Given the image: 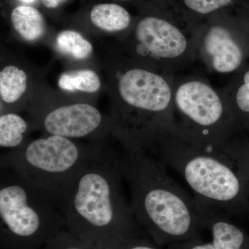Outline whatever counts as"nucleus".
Instances as JSON below:
<instances>
[{"label": "nucleus", "mask_w": 249, "mask_h": 249, "mask_svg": "<svg viewBox=\"0 0 249 249\" xmlns=\"http://www.w3.org/2000/svg\"><path fill=\"white\" fill-rule=\"evenodd\" d=\"M174 129L201 146L221 152L242 127L227 94L200 77L175 78Z\"/></svg>", "instance_id": "obj_5"}, {"label": "nucleus", "mask_w": 249, "mask_h": 249, "mask_svg": "<svg viewBox=\"0 0 249 249\" xmlns=\"http://www.w3.org/2000/svg\"><path fill=\"white\" fill-rule=\"evenodd\" d=\"M201 31L188 33L170 21L155 16L141 19L135 29L139 52H143L172 74L196 60Z\"/></svg>", "instance_id": "obj_7"}, {"label": "nucleus", "mask_w": 249, "mask_h": 249, "mask_svg": "<svg viewBox=\"0 0 249 249\" xmlns=\"http://www.w3.org/2000/svg\"><path fill=\"white\" fill-rule=\"evenodd\" d=\"M58 86L62 89L93 93L100 89L101 80L92 70H83L63 73L59 78Z\"/></svg>", "instance_id": "obj_16"}, {"label": "nucleus", "mask_w": 249, "mask_h": 249, "mask_svg": "<svg viewBox=\"0 0 249 249\" xmlns=\"http://www.w3.org/2000/svg\"><path fill=\"white\" fill-rule=\"evenodd\" d=\"M11 22L15 30L28 41H35L45 34L46 23L43 15L30 6H19L13 10Z\"/></svg>", "instance_id": "obj_11"}, {"label": "nucleus", "mask_w": 249, "mask_h": 249, "mask_svg": "<svg viewBox=\"0 0 249 249\" xmlns=\"http://www.w3.org/2000/svg\"><path fill=\"white\" fill-rule=\"evenodd\" d=\"M221 152L231 160L249 181V142L234 139L223 147Z\"/></svg>", "instance_id": "obj_17"}, {"label": "nucleus", "mask_w": 249, "mask_h": 249, "mask_svg": "<svg viewBox=\"0 0 249 249\" xmlns=\"http://www.w3.org/2000/svg\"><path fill=\"white\" fill-rule=\"evenodd\" d=\"M123 249H155L152 246L145 242H138L134 239L129 240Z\"/></svg>", "instance_id": "obj_20"}, {"label": "nucleus", "mask_w": 249, "mask_h": 249, "mask_svg": "<svg viewBox=\"0 0 249 249\" xmlns=\"http://www.w3.org/2000/svg\"><path fill=\"white\" fill-rule=\"evenodd\" d=\"M122 178L114 154L102 150L88 160L57 203L67 231L100 249H124L137 220Z\"/></svg>", "instance_id": "obj_1"}, {"label": "nucleus", "mask_w": 249, "mask_h": 249, "mask_svg": "<svg viewBox=\"0 0 249 249\" xmlns=\"http://www.w3.org/2000/svg\"><path fill=\"white\" fill-rule=\"evenodd\" d=\"M22 1L26 3H31L34 1V0H22Z\"/></svg>", "instance_id": "obj_23"}, {"label": "nucleus", "mask_w": 249, "mask_h": 249, "mask_svg": "<svg viewBox=\"0 0 249 249\" xmlns=\"http://www.w3.org/2000/svg\"><path fill=\"white\" fill-rule=\"evenodd\" d=\"M44 6L48 9H55L63 4L66 0H41Z\"/></svg>", "instance_id": "obj_21"}, {"label": "nucleus", "mask_w": 249, "mask_h": 249, "mask_svg": "<svg viewBox=\"0 0 249 249\" xmlns=\"http://www.w3.org/2000/svg\"><path fill=\"white\" fill-rule=\"evenodd\" d=\"M103 124L101 113L87 103H75L52 109L42 119L49 134L69 139L83 138L98 132Z\"/></svg>", "instance_id": "obj_9"}, {"label": "nucleus", "mask_w": 249, "mask_h": 249, "mask_svg": "<svg viewBox=\"0 0 249 249\" xmlns=\"http://www.w3.org/2000/svg\"><path fill=\"white\" fill-rule=\"evenodd\" d=\"M65 229V218L49 193L1 168L0 249H42Z\"/></svg>", "instance_id": "obj_4"}, {"label": "nucleus", "mask_w": 249, "mask_h": 249, "mask_svg": "<svg viewBox=\"0 0 249 249\" xmlns=\"http://www.w3.org/2000/svg\"><path fill=\"white\" fill-rule=\"evenodd\" d=\"M90 19L93 25L107 31L124 30L131 22L128 11L116 4L96 5L91 9Z\"/></svg>", "instance_id": "obj_12"}, {"label": "nucleus", "mask_w": 249, "mask_h": 249, "mask_svg": "<svg viewBox=\"0 0 249 249\" xmlns=\"http://www.w3.org/2000/svg\"><path fill=\"white\" fill-rule=\"evenodd\" d=\"M219 74L237 73L248 63L249 36L245 29L213 24L201 31L196 59Z\"/></svg>", "instance_id": "obj_8"}, {"label": "nucleus", "mask_w": 249, "mask_h": 249, "mask_svg": "<svg viewBox=\"0 0 249 249\" xmlns=\"http://www.w3.org/2000/svg\"><path fill=\"white\" fill-rule=\"evenodd\" d=\"M29 126L27 121L14 113L0 116V146L16 150L24 146Z\"/></svg>", "instance_id": "obj_13"}, {"label": "nucleus", "mask_w": 249, "mask_h": 249, "mask_svg": "<svg viewBox=\"0 0 249 249\" xmlns=\"http://www.w3.org/2000/svg\"><path fill=\"white\" fill-rule=\"evenodd\" d=\"M121 1H127V0H121Z\"/></svg>", "instance_id": "obj_25"}, {"label": "nucleus", "mask_w": 249, "mask_h": 249, "mask_svg": "<svg viewBox=\"0 0 249 249\" xmlns=\"http://www.w3.org/2000/svg\"><path fill=\"white\" fill-rule=\"evenodd\" d=\"M188 9L201 15L209 14L229 6L232 0H183Z\"/></svg>", "instance_id": "obj_19"}, {"label": "nucleus", "mask_w": 249, "mask_h": 249, "mask_svg": "<svg viewBox=\"0 0 249 249\" xmlns=\"http://www.w3.org/2000/svg\"><path fill=\"white\" fill-rule=\"evenodd\" d=\"M27 89L25 72L15 66H8L0 72V96L4 103H16Z\"/></svg>", "instance_id": "obj_14"}, {"label": "nucleus", "mask_w": 249, "mask_h": 249, "mask_svg": "<svg viewBox=\"0 0 249 249\" xmlns=\"http://www.w3.org/2000/svg\"><path fill=\"white\" fill-rule=\"evenodd\" d=\"M243 29H245L246 32H247V34L249 36V29H246V28H243Z\"/></svg>", "instance_id": "obj_24"}, {"label": "nucleus", "mask_w": 249, "mask_h": 249, "mask_svg": "<svg viewBox=\"0 0 249 249\" xmlns=\"http://www.w3.org/2000/svg\"><path fill=\"white\" fill-rule=\"evenodd\" d=\"M101 151L71 139L49 134L3 154L0 166L16 172L58 203L82 167Z\"/></svg>", "instance_id": "obj_6"}, {"label": "nucleus", "mask_w": 249, "mask_h": 249, "mask_svg": "<svg viewBox=\"0 0 249 249\" xmlns=\"http://www.w3.org/2000/svg\"><path fill=\"white\" fill-rule=\"evenodd\" d=\"M131 191L136 220L157 238H181L206 224V206L170 178L161 162L145 152L115 155Z\"/></svg>", "instance_id": "obj_2"}, {"label": "nucleus", "mask_w": 249, "mask_h": 249, "mask_svg": "<svg viewBox=\"0 0 249 249\" xmlns=\"http://www.w3.org/2000/svg\"><path fill=\"white\" fill-rule=\"evenodd\" d=\"M42 249H102L80 240L64 229L51 239Z\"/></svg>", "instance_id": "obj_18"}, {"label": "nucleus", "mask_w": 249, "mask_h": 249, "mask_svg": "<svg viewBox=\"0 0 249 249\" xmlns=\"http://www.w3.org/2000/svg\"><path fill=\"white\" fill-rule=\"evenodd\" d=\"M56 45L62 53L77 60L88 58L92 53L93 47L89 41L79 33L72 30H65L57 36Z\"/></svg>", "instance_id": "obj_15"}, {"label": "nucleus", "mask_w": 249, "mask_h": 249, "mask_svg": "<svg viewBox=\"0 0 249 249\" xmlns=\"http://www.w3.org/2000/svg\"><path fill=\"white\" fill-rule=\"evenodd\" d=\"M148 150L182 177L201 204L229 213L249 212V181L222 152L188 140L174 127Z\"/></svg>", "instance_id": "obj_3"}, {"label": "nucleus", "mask_w": 249, "mask_h": 249, "mask_svg": "<svg viewBox=\"0 0 249 249\" xmlns=\"http://www.w3.org/2000/svg\"><path fill=\"white\" fill-rule=\"evenodd\" d=\"M190 249H215L213 244H196L193 245Z\"/></svg>", "instance_id": "obj_22"}, {"label": "nucleus", "mask_w": 249, "mask_h": 249, "mask_svg": "<svg viewBox=\"0 0 249 249\" xmlns=\"http://www.w3.org/2000/svg\"><path fill=\"white\" fill-rule=\"evenodd\" d=\"M241 125L249 128V64L234 74L224 91Z\"/></svg>", "instance_id": "obj_10"}]
</instances>
